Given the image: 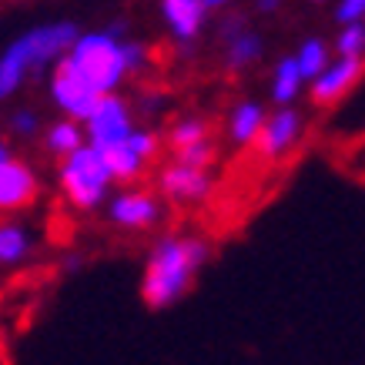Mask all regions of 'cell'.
<instances>
[{
	"label": "cell",
	"instance_id": "cell-1",
	"mask_svg": "<svg viewBox=\"0 0 365 365\" xmlns=\"http://www.w3.org/2000/svg\"><path fill=\"white\" fill-rule=\"evenodd\" d=\"M208 262V245L188 235H165L148 252L141 275V299L148 309H168L191 288L198 268Z\"/></svg>",
	"mask_w": 365,
	"mask_h": 365
},
{
	"label": "cell",
	"instance_id": "cell-2",
	"mask_svg": "<svg viewBox=\"0 0 365 365\" xmlns=\"http://www.w3.org/2000/svg\"><path fill=\"white\" fill-rule=\"evenodd\" d=\"M78 37L81 34L71 21H54L31 27L17 41H11L0 54V101L14 98L31 74H41L44 67H54L74 47Z\"/></svg>",
	"mask_w": 365,
	"mask_h": 365
},
{
	"label": "cell",
	"instance_id": "cell-3",
	"mask_svg": "<svg viewBox=\"0 0 365 365\" xmlns=\"http://www.w3.org/2000/svg\"><path fill=\"white\" fill-rule=\"evenodd\" d=\"M111 185H118L111 168L101 155V148H94L91 141L78 151H71L67 158H61V165H57V188H61L67 205L78 211H94L101 205H108Z\"/></svg>",
	"mask_w": 365,
	"mask_h": 365
},
{
	"label": "cell",
	"instance_id": "cell-4",
	"mask_svg": "<svg viewBox=\"0 0 365 365\" xmlns=\"http://www.w3.org/2000/svg\"><path fill=\"white\" fill-rule=\"evenodd\" d=\"M118 34H121V27L81 34L74 47L67 51V61L78 67L101 94L118 91V84L131 74V67H128V41H121Z\"/></svg>",
	"mask_w": 365,
	"mask_h": 365
},
{
	"label": "cell",
	"instance_id": "cell-5",
	"mask_svg": "<svg viewBox=\"0 0 365 365\" xmlns=\"http://www.w3.org/2000/svg\"><path fill=\"white\" fill-rule=\"evenodd\" d=\"M101 98H104V94L81 74L78 67L67 61V54L51 67V101L57 104V111L61 114L84 121V118L94 111V104H98Z\"/></svg>",
	"mask_w": 365,
	"mask_h": 365
},
{
	"label": "cell",
	"instance_id": "cell-6",
	"mask_svg": "<svg viewBox=\"0 0 365 365\" xmlns=\"http://www.w3.org/2000/svg\"><path fill=\"white\" fill-rule=\"evenodd\" d=\"M84 128H88V141L94 148H111V144H121L128 141V134L134 131V121H131V108L128 101L118 98V94H104V98L94 104V111L84 118Z\"/></svg>",
	"mask_w": 365,
	"mask_h": 365
},
{
	"label": "cell",
	"instance_id": "cell-7",
	"mask_svg": "<svg viewBox=\"0 0 365 365\" xmlns=\"http://www.w3.org/2000/svg\"><path fill=\"white\" fill-rule=\"evenodd\" d=\"M211 175L208 168L198 165H185V161H171L158 171V191L161 198H168L171 205H195V201H205L211 195Z\"/></svg>",
	"mask_w": 365,
	"mask_h": 365
},
{
	"label": "cell",
	"instance_id": "cell-8",
	"mask_svg": "<svg viewBox=\"0 0 365 365\" xmlns=\"http://www.w3.org/2000/svg\"><path fill=\"white\" fill-rule=\"evenodd\" d=\"M41 195V178L21 158H4L0 161V215H17L27 211Z\"/></svg>",
	"mask_w": 365,
	"mask_h": 365
},
{
	"label": "cell",
	"instance_id": "cell-9",
	"mask_svg": "<svg viewBox=\"0 0 365 365\" xmlns=\"http://www.w3.org/2000/svg\"><path fill=\"white\" fill-rule=\"evenodd\" d=\"M108 218L128 232H148L161 222V201L144 188H124L108 198Z\"/></svg>",
	"mask_w": 365,
	"mask_h": 365
},
{
	"label": "cell",
	"instance_id": "cell-10",
	"mask_svg": "<svg viewBox=\"0 0 365 365\" xmlns=\"http://www.w3.org/2000/svg\"><path fill=\"white\" fill-rule=\"evenodd\" d=\"M302 131H305V118H302L292 104L275 108V111L268 114L258 141H255V151L265 158V161H282V158L302 141Z\"/></svg>",
	"mask_w": 365,
	"mask_h": 365
},
{
	"label": "cell",
	"instance_id": "cell-11",
	"mask_svg": "<svg viewBox=\"0 0 365 365\" xmlns=\"http://www.w3.org/2000/svg\"><path fill=\"white\" fill-rule=\"evenodd\" d=\"M365 71V61L362 57H335L329 61V67L322 71L315 81H309V94H312V104L319 108H329L335 101H342L349 91L355 88V81L362 78Z\"/></svg>",
	"mask_w": 365,
	"mask_h": 365
},
{
	"label": "cell",
	"instance_id": "cell-12",
	"mask_svg": "<svg viewBox=\"0 0 365 365\" xmlns=\"http://www.w3.org/2000/svg\"><path fill=\"white\" fill-rule=\"evenodd\" d=\"M205 14H208L205 0H161V17L181 44H188L201 34Z\"/></svg>",
	"mask_w": 365,
	"mask_h": 365
},
{
	"label": "cell",
	"instance_id": "cell-13",
	"mask_svg": "<svg viewBox=\"0 0 365 365\" xmlns=\"http://www.w3.org/2000/svg\"><path fill=\"white\" fill-rule=\"evenodd\" d=\"M265 121H268L265 104L242 101V104H235L232 114H228V138H232V144H238V148H255Z\"/></svg>",
	"mask_w": 365,
	"mask_h": 365
},
{
	"label": "cell",
	"instance_id": "cell-14",
	"mask_svg": "<svg viewBox=\"0 0 365 365\" xmlns=\"http://www.w3.org/2000/svg\"><path fill=\"white\" fill-rule=\"evenodd\" d=\"M265 44L255 31H245L242 21H235V27H228V47H225V64L228 71H245L262 57Z\"/></svg>",
	"mask_w": 365,
	"mask_h": 365
},
{
	"label": "cell",
	"instance_id": "cell-15",
	"mask_svg": "<svg viewBox=\"0 0 365 365\" xmlns=\"http://www.w3.org/2000/svg\"><path fill=\"white\" fill-rule=\"evenodd\" d=\"M309 84V78L302 74V64L295 54L282 57L272 71V101H275L278 108H285V104H295V98L302 94V88Z\"/></svg>",
	"mask_w": 365,
	"mask_h": 365
},
{
	"label": "cell",
	"instance_id": "cell-16",
	"mask_svg": "<svg viewBox=\"0 0 365 365\" xmlns=\"http://www.w3.org/2000/svg\"><path fill=\"white\" fill-rule=\"evenodd\" d=\"M84 144H88V128H84V121H78V118H67L64 114L61 121H54L47 128L44 148L57 158H67L71 151H78Z\"/></svg>",
	"mask_w": 365,
	"mask_h": 365
},
{
	"label": "cell",
	"instance_id": "cell-17",
	"mask_svg": "<svg viewBox=\"0 0 365 365\" xmlns=\"http://www.w3.org/2000/svg\"><path fill=\"white\" fill-rule=\"evenodd\" d=\"M31 245H34L31 232H27L21 222L4 218V222H0V268L21 265L24 258L31 255Z\"/></svg>",
	"mask_w": 365,
	"mask_h": 365
},
{
	"label": "cell",
	"instance_id": "cell-18",
	"mask_svg": "<svg viewBox=\"0 0 365 365\" xmlns=\"http://www.w3.org/2000/svg\"><path fill=\"white\" fill-rule=\"evenodd\" d=\"M104 155V161H108V168H111L114 181H124V185H131V181H138V178L144 175V168H148V161H144L138 151H134L128 141L121 144H111V148H104L101 151Z\"/></svg>",
	"mask_w": 365,
	"mask_h": 365
},
{
	"label": "cell",
	"instance_id": "cell-19",
	"mask_svg": "<svg viewBox=\"0 0 365 365\" xmlns=\"http://www.w3.org/2000/svg\"><path fill=\"white\" fill-rule=\"evenodd\" d=\"M295 57H299V64H302V74L309 81H315L329 67V44L322 41V37H309V41H302L299 51H295Z\"/></svg>",
	"mask_w": 365,
	"mask_h": 365
},
{
	"label": "cell",
	"instance_id": "cell-20",
	"mask_svg": "<svg viewBox=\"0 0 365 365\" xmlns=\"http://www.w3.org/2000/svg\"><path fill=\"white\" fill-rule=\"evenodd\" d=\"M335 54L365 57V21L342 24V31H339V37H335Z\"/></svg>",
	"mask_w": 365,
	"mask_h": 365
},
{
	"label": "cell",
	"instance_id": "cell-21",
	"mask_svg": "<svg viewBox=\"0 0 365 365\" xmlns=\"http://www.w3.org/2000/svg\"><path fill=\"white\" fill-rule=\"evenodd\" d=\"M205 138H208V124L201 121V118H181V121H175L171 134H168L171 151H175V148H185V144L205 141Z\"/></svg>",
	"mask_w": 365,
	"mask_h": 365
},
{
	"label": "cell",
	"instance_id": "cell-22",
	"mask_svg": "<svg viewBox=\"0 0 365 365\" xmlns=\"http://www.w3.org/2000/svg\"><path fill=\"white\" fill-rule=\"evenodd\" d=\"M175 158L178 161H185V165H198V168H208L211 158H215V148L211 141H195V144H185V148H175Z\"/></svg>",
	"mask_w": 365,
	"mask_h": 365
},
{
	"label": "cell",
	"instance_id": "cell-23",
	"mask_svg": "<svg viewBox=\"0 0 365 365\" xmlns=\"http://www.w3.org/2000/svg\"><path fill=\"white\" fill-rule=\"evenodd\" d=\"M128 144H131L134 151L144 158V161H151V158H158V148H161V138H158L155 131H148V128H134L131 134H128Z\"/></svg>",
	"mask_w": 365,
	"mask_h": 365
},
{
	"label": "cell",
	"instance_id": "cell-24",
	"mask_svg": "<svg viewBox=\"0 0 365 365\" xmlns=\"http://www.w3.org/2000/svg\"><path fill=\"white\" fill-rule=\"evenodd\" d=\"M335 21L339 24L365 21V0H339V7H335Z\"/></svg>",
	"mask_w": 365,
	"mask_h": 365
},
{
	"label": "cell",
	"instance_id": "cell-25",
	"mask_svg": "<svg viewBox=\"0 0 365 365\" xmlns=\"http://www.w3.org/2000/svg\"><path fill=\"white\" fill-rule=\"evenodd\" d=\"M11 128H14L17 134H24V138H31V134L41 131V118H37L34 111H17V114L11 118Z\"/></svg>",
	"mask_w": 365,
	"mask_h": 365
},
{
	"label": "cell",
	"instance_id": "cell-26",
	"mask_svg": "<svg viewBox=\"0 0 365 365\" xmlns=\"http://www.w3.org/2000/svg\"><path fill=\"white\" fill-rule=\"evenodd\" d=\"M144 64H148V51H144L138 41H128V67H131V74L141 71Z\"/></svg>",
	"mask_w": 365,
	"mask_h": 365
},
{
	"label": "cell",
	"instance_id": "cell-27",
	"mask_svg": "<svg viewBox=\"0 0 365 365\" xmlns=\"http://www.w3.org/2000/svg\"><path fill=\"white\" fill-rule=\"evenodd\" d=\"M282 7V0H258V11L262 14H275Z\"/></svg>",
	"mask_w": 365,
	"mask_h": 365
},
{
	"label": "cell",
	"instance_id": "cell-28",
	"mask_svg": "<svg viewBox=\"0 0 365 365\" xmlns=\"http://www.w3.org/2000/svg\"><path fill=\"white\" fill-rule=\"evenodd\" d=\"M225 4H232V0H205V7H208V11L211 7H225Z\"/></svg>",
	"mask_w": 365,
	"mask_h": 365
},
{
	"label": "cell",
	"instance_id": "cell-29",
	"mask_svg": "<svg viewBox=\"0 0 365 365\" xmlns=\"http://www.w3.org/2000/svg\"><path fill=\"white\" fill-rule=\"evenodd\" d=\"M4 158H11V148H7V141L0 138V161H4Z\"/></svg>",
	"mask_w": 365,
	"mask_h": 365
},
{
	"label": "cell",
	"instance_id": "cell-30",
	"mask_svg": "<svg viewBox=\"0 0 365 365\" xmlns=\"http://www.w3.org/2000/svg\"><path fill=\"white\" fill-rule=\"evenodd\" d=\"M315 4H322V0H315Z\"/></svg>",
	"mask_w": 365,
	"mask_h": 365
}]
</instances>
